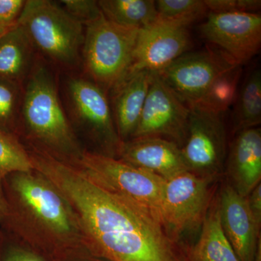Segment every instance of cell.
<instances>
[{"label": "cell", "instance_id": "4", "mask_svg": "<svg viewBox=\"0 0 261 261\" xmlns=\"http://www.w3.org/2000/svg\"><path fill=\"white\" fill-rule=\"evenodd\" d=\"M20 114L29 129L46 145L61 152L80 153L64 112L54 77L40 65L32 70L22 95Z\"/></svg>", "mask_w": 261, "mask_h": 261}, {"label": "cell", "instance_id": "28", "mask_svg": "<svg viewBox=\"0 0 261 261\" xmlns=\"http://www.w3.org/2000/svg\"><path fill=\"white\" fill-rule=\"evenodd\" d=\"M25 4V0H0V23H16Z\"/></svg>", "mask_w": 261, "mask_h": 261}, {"label": "cell", "instance_id": "8", "mask_svg": "<svg viewBox=\"0 0 261 261\" xmlns=\"http://www.w3.org/2000/svg\"><path fill=\"white\" fill-rule=\"evenodd\" d=\"M186 140L181 148L189 171L213 176L224 165L226 154L224 114L199 105L190 106Z\"/></svg>", "mask_w": 261, "mask_h": 261}, {"label": "cell", "instance_id": "27", "mask_svg": "<svg viewBox=\"0 0 261 261\" xmlns=\"http://www.w3.org/2000/svg\"><path fill=\"white\" fill-rule=\"evenodd\" d=\"M209 13H255L260 9V0H205Z\"/></svg>", "mask_w": 261, "mask_h": 261}, {"label": "cell", "instance_id": "12", "mask_svg": "<svg viewBox=\"0 0 261 261\" xmlns=\"http://www.w3.org/2000/svg\"><path fill=\"white\" fill-rule=\"evenodd\" d=\"M70 111L77 121L90 130L106 149L108 156L118 152L121 141L116 130L106 92L92 81L70 78L67 84Z\"/></svg>", "mask_w": 261, "mask_h": 261}, {"label": "cell", "instance_id": "11", "mask_svg": "<svg viewBox=\"0 0 261 261\" xmlns=\"http://www.w3.org/2000/svg\"><path fill=\"white\" fill-rule=\"evenodd\" d=\"M190 25L188 22L159 19L140 29L127 75L141 70L159 72L189 51L192 46Z\"/></svg>", "mask_w": 261, "mask_h": 261}, {"label": "cell", "instance_id": "6", "mask_svg": "<svg viewBox=\"0 0 261 261\" xmlns=\"http://www.w3.org/2000/svg\"><path fill=\"white\" fill-rule=\"evenodd\" d=\"M187 171L166 180L162 219L175 240L202 226L211 204V179Z\"/></svg>", "mask_w": 261, "mask_h": 261}, {"label": "cell", "instance_id": "16", "mask_svg": "<svg viewBox=\"0 0 261 261\" xmlns=\"http://www.w3.org/2000/svg\"><path fill=\"white\" fill-rule=\"evenodd\" d=\"M228 171L232 179L231 186L243 197H247L260 183V128L238 132L228 154Z\"/></svg>", "mask_w": 261, "mask_h": 261}, {"label": "cell", "instance_id": "1", "mask_svg": "<svg viewBox=\"0 0 261 261\" xmlns=\"http://www.w3.org/2000/svg\"><path fill=\"white\" fill-rule=\"evenodd\" d=\"M32 160L75 211L95 256L106 261H187L185 247L145 205L84 170L51 157Z\"/></svg>", "mask_w": 261, "mask_h": 261}, {"label": "cell", "instance_id": "22", "mask_svg": "<svg viewBox=\"0 0 261 261\" xmlns=\"http://www.w3.org/2000/svg\"><path fill=\"white\" fill-rule=\"evenodd\" d=\"M241 73L242 65H236L220 75L197 105L216 112H226L234 103Z\"/></svg>", "mask_w": 261, "mask_h": 261}, {"label": "cell", "instance_id": "10", "mask_svg": "<svg viewBox=\"0 0 261 261\" xmlns=\"http://www.w3.org/2000/svg\"><path fill=\"white\" fill-rule=\"evenodd\" d=\"M200 31L215 48L243 65L259 53L261 16L255 13H209Z\"/></svg>", "mask_w": 261, "mask_h": 261}, {"label": "cell", "instance_id": "31", "mask_svg": "<svg viewBox=\"0 0 261 261\" xmlns=\"http://www.w3.org/2000/svg\"><path fill=\"white\" fill-rule=\"evenodd\" d=\"M1 176V175H0V177ZM7 210H8V207H7L6 202H5L4 197H3L1 183H0V219L6 214Z\"/></svg>", "mask_w": 261, "mask_h": 261}, {"label": "cell", "instance_id": "26", "mask_svg": "<svg viewBox=\"0 0 261 261\" xmlns=\"http://www.w3.org/2000/svg\"><path fill=\"white\" fill-rule=\"evenodd\" d=\"M60 3L71 16L85 25L102 14L98 2L94 0H63Z\"/></svg>", "mask_w": 261, "mask_h": 261}, {"label": "cell", "instance_id": "17", "mask_svg": "<svg viewBox=\"0 0 261 261\" xmlns=\"http://www.w3.org/2000/svg\"><path fill=\"white\" fill-rule=\"evenodd\" d=\"M151 72L141 70L125 77L112 89V113L122 142L133 137L148 93Z\"/></svg>", "mask_w": 261, "mask_h": 261}, {"label": "cell", "instance_id": "14", "mask_svg": "<svg viewBox=\"0 0 261 261\" xmlns=\"http://www.w3.org/2000/svg\"><path fill=\"white\" fill-rule=\"evenodd\" d=\"M118 154L122 161L166 180L189 171L181 148L161 137H136L121 142Z\"/></svg>", "mask_w": 261, "mask_h": 261}, {"label": "cell", "instance_id": "21", "mask_svg": "<svg viewBox=\"0 0 261 261\" xmlns=\"http://www.w3.org/2000/svg\"><path fill=\"white\" fill-rule=\"evenodd\" d=\"M233 110V125L240 130L257 127L261 121V73L252 70L244 80L237 94Z\"/></svg>", "mask_w": 261, "mask_h": 261}, {"label": "cell", "instance_id": "30", "mask_svg": "<svg viewBox=\"0 0 261 261\" xmlns=\"http://www.w3.org/2000/svg\"><path fill=\"white\" fill-rule=\"evenodd\" d=\"M8 261H43L42 259L39 258L37 255H33L29 252H17L14 255H12L8 259Z\"/></svg>", "mask_w": 261, "mask_h": 261}, {"label": "cell", "instance_id": "9", "mask_svg": "<svg viewBox=\"0 0 261 261\" xmlns=\"http://www.w3.org/2000/svg\"><path fill=\"white\" fill-rule=\"evenodd\" d=\"M190 108L181 102L155 72H151L148 93L132 138L158 137L181 148L186 140Z\"/></svg>", "mask_w": 261, "mask_h": 261}, {"label": "cell", "instance_id": "24", "mask_svg": "<svg viewBox=\"0 0 261 261\" xmlns=\"http://www.w3.org/2000/svg\"><path fill=\"white\" fill-rule=\"evenodd\" d=\"M159 19L192 23L209 13L205 0H158Z\"/></svg>", "mask_w": 261, "mask_h": 261}, {"label": "cell", "instance_id": "29", "mask_svg": "<svg viewBox=\"0 0 261 261\" xmlns=\"http://www.w3.org/2000/svg\"><path fill=\"white\" fill-rule=\"evenodd\" d=\"M249 207L254 218L259 224H261V184L254 188L247 197Z\"/></svg>", "mask_w": 261, "mask_h": 261}, {"label": "cell", "instance_id": "7", "mask_svg": "<svg viewBox=\"0 0 261 261\" xmlns=\"http://www.w3.org/2000/svg\"><path fill=\"white\" fill-rule=\"evenodd\" d=\"M236 65H240L214 48L187 51L155 73L190 107L199 104L220 75Z\"/></svg>", "mask_w": 261, "mask_h": 261}, {"label": "cell", "instance_id": "25", "mask_svg": "<svg viewBox=\"0 0 261 261\" xmlns=\"http://www.w3.org/2000/svg\"><path fill=\"white\" fill-rule=\"evenodd\" d=\"M20 84L0 77V130L10 134L20 113Z\"/></svg>", "mask_w": 261, "mask_h": 261}, {"label": "cell", "instance_id": "23", "mask_svg": "<svg viewBox=\"0 0 261 261\" xmlns=\"http://www.w3.org/2000/svg\"><path fill=\"white\" fill-rule=\"evenodd\" d=\"M31 156L12 135L0 130V175L30 173L34 169Z\"/></svg>", "mask_w": 261, "mask_h": 261}, {"label": "cell", "instance_id": "3", "mask_svg": "<svg viewBox=\"0 0 261 261\" xmlns=\"http://www.w3.org/2000/svg\"><path fill=\"white\" fill-rule=\"evenodd\" d=\"M139 30L113 23L102 13L86 24L84 66L103 90H112L128 74Z\"/></svg>", "mask_w": 261, "mask_h": 261}, {"label": "cell", "instance_id": "18", "mask_svg": "<svg viewBox=\"0 0 261 261\" xmlns=\"http://www.w3.org/2000/svg\"><path fill=\"white\" fill-rule=\"evenodd\" d=\"M185 250L187 261H240L221 226L219 200L211 204L198 240Z\"/></svg>", "mask_w": 261, "mask_h": 261}, {"label": "cell", "instance_id": "32", "mask_svg": "<svg viewBox=\"0 0 261 261\" xmlns=\"http://www.w3.org/2000/svg\"><path fill=\"white\" fill-rule=\"evenodd\" d=\"M16 23L14 24H3L0 23V37L4 35L5 33L8 32L10 29H13V27L16 25Z\"/></svg>", "mask_w": 261, "mask_h": 261}, {"label": "cell", "instance_id": "19", "mask_svg": "<svg viewBox=\"0 0 261 261\" xmlns=\"http://www.w3.org/2000/svg\"><path fill=\"white\" fill-rule=\"evenodd\" d=\"M32 43L16 24L0 37V77L20 84L28 74L32 62Z\"/></svg>", "mask_w": 261, "mask_h": 261}, {"label": "cell", "instance_id": "15", "mask_svg": "<svg viewBox=\"0 0 261 261\" xmlns=\"http://www.w3.org/2000/svg\"><path fill=\"white\" fill-rule=\"evenodd\" d=\"M15 191L34 214L55 232L66 233L71 221L63 197L43 180L29 174L18 173L13 181Z\"/></svg>", "mask_w": 261, "mask_h": 261}, {"label": "cell", "instance_id": "20", "mask_svg": "<svg viewBox=\"0 0 261 261\" xmlns=\"http://www.w3.org/2000/svg\"><path fill=\"white\" fill-rule=\"evenodd\" d=\"M102 14L110 21L122 27L142 29L159 20L153 0H100Z\"/></svg>", "mask_w": 261, "mask_h": 261}, {"label": "cell", "instance_id": "33", "mask_svg": "<svg viewBox=\"0 0 261 261\" xmlns=\"http://www.w3.org/2000/svg\"><path fill=\"white\" fill-rule=\"evenodd\" d=\"M100 261H106V260H100Z\"/></svg>", "mask_w": 261, "mask_h": 261}, {"label": "cell", "instance_id": "13", "mask_svg": "<svg viewBox=\"0 0 261 261\" xmlns=\"http://www.w3.org/2000/svg\"><path fill=\"white\" fill-rule=\"evenodd\" d=\"M218 200L221 226L235 253L240 261H254L260 243V225L250 210L247 197L229 184L223 187Z\"/></svg>", "mask_w": 261, "mask_h": 261}, {"label": "cell", "instance_id": "2", "mask_svg": "<svg viewBox=\"0 0 261 261\" xmlns=\"http://www.w3.org/2000/svg\"><path fill=\"white\" fill-rule=\"evenodd\" d=\"M33 47L60 65L71 66L83 47V24L49 0H27L17 20Z\"/></svg>", "mask_w": 261, "mask_h": 261}, {"label": "cell", "instance_id": "5", "mask_svg": "<svg viewBox=\"0 0 261 261\" xmlns=\"http://www.w3.org/2000/svg\"><path fill=\"white\" fill-rule=\"evenodd\" d=\"M79 161L91 176L145 205L163 221L166 179L122 160L98 152H84Z\"/></svg>", "mask_w": 261, "mask_h": 261}]
</instances>
